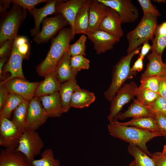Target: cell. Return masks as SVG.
<instances>
[{
	"instance_id": "cell-1",
	"label": "cell",
	"mask_w": 166,
	"mask_h": 166,
	"mask_svg": "<svg viewBox=\"0 0 166 166\" xmlns=\"http://www.w3.org/2000/svg\"><path fill=\"white\" fill-rule=\"evenodd\" d=\"M70 28L61 30L52 40L49 49L45 59L37 67L36 71L39 76L45 77L55 71L63 55L69 49L70 43L74 38Z\"/></svg>"
},
{
	"instance_id": "cell-2",
	"label": "cell",
	"mask_w": 166,
	"mask_h": 166,
	"mask_svg": "<svg viewBox=\"0 0 166 166\" xmlns=\"http://www.w3.org/2000/svg\"><path fill=\"white\" fill-rule=\"evenodd\" d=\"M108 129L112 136L136 146L151 157L152 154L148 149L147 143L155 137L162 136L159 132H152L122 125L117 120L109 122Z\"/></svg>"
},
{
	"instance_id": "cell-3",
	"label": "cell",
	"mask_w": 166,
	"mask_h": 166,
	"mask_svg": "<svg viewBox=\"0 0 166 166\" xmlns=\"http://www.w3.org/2000/svg\"><path fill=\"white\" fill-rule=\"evenodd\" d=\"M141 46H139L132 52L122 57L114 66L112 74L111 83L108 89L104 92L106 99L111 101L119 89L128 79H131L136 73L131 70L130 64L133 57L139 53Z\"/></svg>"
},
{
	"instance_id": "cell-4",
	"label": "cell",
	"mask_w": 166,
	"mask_h": 166,
	"mask_svg": "<svg viewBox=\"0 0 166 166\" xmlns=\"http://www.w3.org/2000/svg\"><path fill=\"white\" fill-rule=\"evenodd\" d=\"M157 18L152 14H144L137 26L127 34L126 38L128 42L127 53L136 49L144 43L153 40L157 25Z\"/></svg>"
},
{
	"instance_id": "cell-5",
	"label": "cell",
	"mask_w": 166,
	"mask_h": 166,
	"mask_svg": "<svg viewBox=\"0 0 166 166\" xmlns=\"http://www.w3.org/2000/svg\"><path fill=\"white\" fill-rule=\"evenodd\" d=\"M26 10L15 4L3 13L0 25V44L8 40H14L18 29L26 16Z\"/></svg>"
},
{
	"instance_id": "cell-6",
	"label": "cell",
	"mask_w": 166,
	"mask_h": 166,
	"mask_svg": "<svg viewBox=\"0 0 166 166\" xmlns=\"http://www.w3.org/2000/svg\"><path fill=\"white\" fill-rule=\"evenodd\" d=\"M44 144L36 131L24 130L20 137L16 150L27 157L31 162L39 155Z\"/></svg>"
},
{
	"instance_id": "cell-7",
	"label": "cell",
	"mask_w": 166,
	"mask_h": 166,
	"mask_svg": "<svg viewBox=\"0 0 166 166\" xmlns=\"http://www.w3.org/2000/svg\"><path fill=\"white\" fill-rule=\"evenodd\" d=\"M138 87L132 81L124 84L111 101L110 113L108 117L109 122L115 120L123 106L136 96Z\"/></svg>"
},
{
	"instance_id": "cell-8",
	"label": "cell",
	"mask_w": 166,
	"mask_h": 166,
	"mask_svg": "<svg viewBox=\"0 0 166 166\" xmlns=\"http://www.w3.org/2000/svg\"><path fill=\"white\" fill-rule=\"evenodd\" d=\"M42 23V26L41 30L34 37V41L38 44L47 42L58 32L69 25L66 19L60 14L45 18Z\"/></svg>"
},
{
	"instance_id": "cell-9",
	"label": "cell",
	"mask_w": 166,
	"mask_h": 166,
	"mask_svg": "<svg viewBox=\"0 0 166 166\" xmlns=\"http://www.w3.org/2000/svg\"><path fill=\"white\" fill-rule=\"evenodd\" d=\"M98 0L116 11L119 16L122 24L133 22L138 18V10L131 0Z\"/></svg>"
},
{
	"instance_id": "cell-10",
	"label": "cell",
	"mask_w": 166,
	"mask_h": 166,
	"mask_svg": "<svg viewBox=\"0 0 166 166\" xmlns=\"http://www.w3.org/2000/svg\"><path fill=\"white\" fill-rule=\"evenodd\" d=\"M22 132L12 121L0 117V145L5 148H16Z\"/></svg>"
},
{
	"instance_id": "cell-11",
	"label": "cell",
	"mask_w": 166,
	"mask_h": 166,
	"mask_svg": "<svg viewBox=\"0 0 166 166\" xmlns=\"http://www.w3.org/2000/svg\"><path fill=\"white\" fill-rule=\"evenodd\" d=\"M48 117L39 98L34 97L29 101L24 131H36Z\"/></svg>"
},
{
	"instance_id": "cell-12",
	"label": "cell",
	"mask_w": 166,
	"mask_h": 166,
	"mask_svg": "<svg viewBox=\"0 0 166 166\" xmlns=\"http://www.w3.org/2000/svg\"><path fill=\"white\" fill-rule=\"evenodd\" d=\"M40 82H30L20 78H14L0 84H4L9 93L19 95L30 101L34 97L36 90Z\"/></svg>"
},
{
	"instance_id": "cell-13",
	"label": "cell",
	"mask_w": 166,
	"mask_h": 166,
	"mask_svg": "<svg viewBox=\"0 0 166 166\" xmlns=\"http://www.w3.org/2000/svg\"><path fill=\"white\" fill-rule=\"evenodd\" d=\"M86 35L93 43L94 49L97 54L112 49L120 40L117 36L98 29L87 33Z\"/></svg>"
},
{
	"instance_id": "cell-14",
	"label": "cell",
	"mask_w": 166,
	"mask_h": 166,
	"mask_svg": "<svg viewBox=\"0 0 166 166\" xmlns=\"http://www.w3.org/2000/svg\"><path fill=\"white\" fill-rule=\"evenodd\" d=\"M87 0L60 1L56 5V14H61L68 22L71 29L73 36L74 23L75 17L80 9Z\"/></svg>"
},
{
	"instance_id": "cell-15",
	"label": "cell",
	"mask_w": 166,
	"mask_h": 166,
	"mask_svg": "<svg viewBox=\"0 0 166 166\" xmlns=\"http://www.w3.org/2000/svg\"><path fill=\"white\" fill-rule=\"evenodd\" d=\"M121 24V19L117 12L108 7L106 14L98 29L117 36L120 39L124 35Z\"/></svg>"
},
{
	"instance_id": "cell-16",
	"label": "cell",
	"mask_w": 166,
	"mask_h": 166,
	"mask_svg": "<svg viewBox=\"0 0 166 166\" xmlns=\"http://www.w3.org/2000/svg\"><path fill=\"white\" fill-rule=\"evenodd\" d=\"M0 166L33 165L25 156L16 148H4L0 150Z\"/></svg>"
},
{
	"instance_id": "cell-17",
	"label": "cell",
	"mask_w": 166,
	"mask_h": 166,
	"mask_svg": "<svg viewBox=\"0 0 166 166\" xmlns=\"http://www.w3.org/2000/svg\"><path fill=\"white\" fill-rule=\"evenodd\" d=\"M23 59L22 56L18 51L17 48L13 46L11 53L3 70V72L4 73H10V75L0 84L3 83L14 78L18 77L26 79L22 69Z\"/></svg>"
},
{
	"instance_id": "cell-18",
	"label": "cell",
	"mask_w": 166,
	"mask_h": 166,
	"mask_svg": "<svg viewBox=\"0 0 166 166\" xmlns=\"http://www.w3.org/2000/svg\"><path fill=\"white\" fill-rule=\"evenodd\" d=\"M60 0H49L46 4L40 8L35 7L29 12L33 17L34 26L31 31V34L34 36L40 31V25L42 21L48 15L56 14V5Z\"/></svg>"
},
{
	"instance_id": "cell-19",
	"label": "cell",
	"mask_w": 166,
	"mask_h": 166,
	"mask_svg": "<svg viewBox=\"0 0 166 166\" xmlns=\"http://www.w3.org/2000/svg\"><path fill=\"white\" fill-rule=\"evenodd\" d=\"M108 8L107 6L98 0H91L87 33L92 32L98 29L100 24L106 14Z\"/></svg>"
},
{
	"instance_id": "cell-20",
	"label": "cell",
	"mask_w": 166,
	"mask_h": 166,
	"mask_svg": "<svg viewBox=\"0 0 166 166\" xmlns=\"http://www.w3.org/2000/svg\"><path fill=\"white\" fill-rule=\"evenodd\" d=\"M38 98L49 117H59L64 113L59 92Z\"/></svg>"
},
{
	"instance_id": "cell-21",
	"label": "cell",
	"mask_w": 166,
	"mask_h": 166,
	"mask_svg": "<svg viewBox=\"0 0 166 166\" xmlns=\"http://www.w3.org/2000/svg\"><path fill=\"white\" fill-rule=\"evenodd\" d=\"M147 59L148 61V63L141 77L152 76L160 77L164 75L166 66L162 61V55L152 52L147 55Z\"/></svg>"
},
{
	"instance_id": "cell-22",
	"label": "cell",
	"mask_w": 166,
	"mask_h": 166,
	"mask_svg": "<svg viewBox=\"0 0 166 166\" xmlns=\"http://www.w3.org/2000/svg\"><path fill=\"white\" fill-rule=\"evenodd\" d=\"M40 82L35 93L34 97H39L58 92L61 84L57 79L54 71L47 75Z\"/></svg>"
},
{
	"instance_id": "cell-23",
	"label": "cell",
	"mask_w": 166,
	"mask_h": 166,
	"mask_svg": "<svg viewBox=\"0 0 166 166\" xmlns=\"http://www.w3.org/2000/svg\"><path fill=\"white\" fill-rule=\"evenodd\" d=\"M71 56L66 52L58 62L54 72L56 76L61 84L74 77L77 73L73 71L70 65Z\"/></svg>"
},
{
	"instance_id": "cell-24",
	"label": "cell",
	"mask_w": 166,
	"mask_h": 166,
	"mask_svg": "<svg viewBox=\"0 0 166 166\" xmlns=\"http://www.w3.org/2000/svg\"><path fill=\"white\" fill-rule=\"evenodd\" d=\"M154 113L148 107L134 99L127 110L123 113L121 112L117 115L115 120L117 119L122 120L129 117L132 118L143 117L154 118Z\"/></svg>"
},
{
	"instance_id": "cell-25",
	"label": "cell",
	"mask_w": 166,
	"mask_h": 166,
	"mask_svg": "<svg viewBox=\"0 0 166 166\" xmlns=\"http://www.w3.org/2000/svg\"><path fill=\"white\" fill-rule=\"evenodd\" d=\"M80 88L74 77L61 84L59 91L64 113L68 111L71 107L70 102L72 95L77 89Z\"/></svg>"
},
{
	"instance_id": "cell-26",
	"label": "cell",
	"mask_w": 166,
	"mask_h": 166,
	"mask_svg": "<svg viewBox=\"0 0 166 166\" xmlns=\"http://www.w3.org/2000/svg\"><path fill=\"white\" fill-rule=\"evenodd\" d=\"M91 0L86 3L79 10L75 17L73 35L82 34L86 35L89 24V13Z\"/></svg>"
},
{
	"instance_id": "cell-27",
	"label": "cell",
	"mask_w": 166,
	"mask_h": 166,
	"mask_svg": "<svg viewBox=\"0 0 166 166\" xmlns=\"http://www.w3.org/2000/svg\"><path fill=\"white\" fill-rule=\"evenodd\" d=\"M96 99L94 93L80 88L74 92L71 98V107L81 109L89 106Z\"/></svg>"
},
{
	"instance_id": "cell-28",
	"label": "cell",
	"mask_w": 166,
	"mask_h": 166,
	"mask_svg": "<svg viewBox=\"0 0 166 166\" xmlns=\"http://www.w3.org/2000/svg\"><path fill=\"white\" fill-rule=\"evenodd\" d=\"M128 151L134 158L132 166H155L153 158L136 146L129 144Z\"/></svg>"
},
{
	"instance_id": "cell-29",
	"label": "cell",
	"mask_w": 166,
	"mask_h": 166,
	"mask_svg": "<svg viewBox=\"0 0 166 166\" xmlns=\"http://www.w3.org/2000/svg\"><path fill=\"white\" fill-rule=\"evenodd\" d=\"M120 123L124 125L133 126L152 132H159L155 120L153 117L134 118L128 121Z\"/></svg>"
},
{
	"instance_id": "cell-30",
	"label": "cell",
	"mask_w": 166,
	"mask_h": 166,
	"mask_svg": "<svg viewBox=\"0 0 166 166\" xmlns=\"http://www.w3.org/2000/svg\"><path fill=\"white\" fill-rule=\"evenodd\" d=\"M25 101L18 95L9 93L2 109L0 111V117H4L10 119L14 110Z\"/></svg>"
},
{
	"instance_id": "cell-31",
	"label": "cell",
	"mask_w": 166,
	"mask_h": 166,
	"mask_svg": "<svg viewBox=\"0 0 166 166\" xmlns=\"http://www.w3.org/2000/svg\"><path fill=\"white\" fill-rule=\"evenodd\" d=\"M29 101H26L14 111L12 121L22 132L25 127Z\"/></svg>"
},
{
	"instance_id": "cell-32",
	"label": "cell",
	"mask_w": 166,
	"mask_h": 166,
	"mask_svg": "<svg viewBox=\"0 0 166 166\" xmlns=\"http://www.w3.org/2000/svg\"><path fill=\"white\" fill-rule=\"evenodd\" d=\"M159 96L157 93L140 85L137 90L135 100L148 108Z\"/></svg>"
},
{
	"instance_id": "cell-33",
	"label": "cell",
	"mask_w": 166,
	"mask_h": 166,
	"mask_svg": "<svg viewBox=\"0 0 166 166\" xmlns=\"http://www.w3.org/2000/svg\"><path fill=\"white\" fill-rule=\"evenodd\" d=\"M40 159H34L31 162L33 166H61L60 161L54 158L53 151L51 149H45Z\"/></svg>"
},
{
	"instance_id": "cell-34",
	"label": "cell",
	"mask_w": 166,
	"mask_h": 166,
	"mask_svg": "<svg viewBox=\"0 0 166 166\" xmlns=\"http://www.w3.org/2000/svg\"><path fill=\"white\" fill-rule=\"evenodd\" d=\"M86 40V36L85 34H82L76 42L70 45L68 51L71 57L77 55L85 56Z\"/></svg>"
},
{
	"instance_id": "cell-35",
	"label": "cell",
	"mask_w": 166,
	"mask_h": 166,
	"mask_svg": "<svg viewBox=\"0 0 166 166\" xmlns=\"http://www.w3.org/2000/svg\"><path fill=\"white\" fill-rule=\"evenodd\" d=\"M89 60L83 55L72 56L70 65L74 72L78 73L82 69H88L90 67Z\"/></svg>"
},
{
	"instance_id": "cell-36",
	"label": "cell",
	"mask_w": 166,
	"mask_h": 166,
	"mask_svg": "<svg viewBox=\"0 0 166 166\" xmlns=\"http://www.w3.org/2000/svg\"><path fill=\"white\" fill-rule=\"evenodd\" d=\"M160 77L152 76L141 77L140 86L158 93Z\"/></svg>"
},
{
	"instance_id": "cell-37",
	"label": "cell",
	"mask_w": 166,
	"mask_h": 166,
	"mask_svg": "<svg viewBox=\"0 0 166 166\" xmlns=\"http://www.w3.org/2000/svg\"><path fill=\"white\" fill-rule=\"evenodd\" d=\"M151 45L152 52L162 55L166 47V35H155Z\"/></svg>"
},
{
	"instance_id": "cell-38",
	"label": "cell",
	"mask_w": 166,
	"mask_h": 166,
	"mask_svg": "<svg viewBox=\"0 0 166 166\" xmlns=\"http://www.w3.org/2000/svg\"><path fill=\"white\" fill-rule=\"evenodd\" d=\"M144 14H152L157 17L160 16V14L156 7L154 6L150 0H138Z\"/></svg>"
},
{
	"instance_id": "cell-39",
	"label": "cell",
	"mask_w": 166,
	"mask_h": 166,
	"mask_svg": "<svg viewBox=\"0 0 166 166\" xmlns=\"http://www.w3.org/2000/svg\"><path fill=\"white\" fill-rule=\"evenodd\" d=\"M148 108L152 112L160 113L166 116V99L159 96Z\"/></svg>"
},
{
	"instance_id": "cell-40",
	"label": "cell",
	"mask_w": 166,
	"mask_h": 166,
	"mask_svg": "<svg viewBox=\"0 0 166 166\" xmlns=\"http://www.w3.org/2000/svg\"><path fill=\"white\" fill-rule=\"evenodd\" d=\"M158 131L166 139V116L158 112H153Z\"/></svg>"
},
{
	"instance_id": "cell-41",
	"label": "cell",
	"mask_w": 166,
	"mask_h": 166,
	"mask_svg": "<svg viewBox=\"0 0 166 166\" xmlns=\"http://www.w3.org/2000/svg\"><path fill=\"white\" fill-rule=\"evenodd\" d=\"M13 4H16L30 12L35 6L40 3L47 2V0H11Z\"/></svg>"
},
{
	"instance_id": "cell-42",
	"label": "cell",
	"mask_w": 166,
	"mask_h": 166,
	"mask_svg": "<svg viewBox=\"0 0 166 166\" xmlns=\"http://www.w3.org/2000/svg\"><path fill=\"white\" fill-rule=\"evenodd\" d=\"M14 40H8L3 42L0 45V57H8L11 53Z\"/></svg>"
},
{
	"instance_id": "cell-43",
	"label": "cell",
	"mask_w": 166,
	"mask_h": 166,
	"mask_svg": "<svg viewBox=\"0 0 166 166\" xmlns=\"http://www.w3.org/2000/svg\"><path fill=\"white\" fill-rule=\"evenodd\" d=\"M9 93L4 84L0 85V111L2 109L8 98Z\"/></svg>"
},
{
	"instance_id": "cell-44",
	"label": "cell",
	"mask_w": 166,
	"mask_h": 166,
	"mask_svg": "<svg viewBox=\"0 0 166 166\" xmlns=\"http://www.w3.org/2000/svg\"><path fill=\"white\" fill-rule=\"evenodd\" d=\"M17 48L23 59H28L30 51V46L29 42L20 45Z\"/></svg>"
},
{
	"instance_id": "cell-45",
	"label": "cell",
	"mask_w": 166,
	"mask_h": 166,
	"mask_svg": "<svg viewBox=\"0 0 166 166\" xmlns=\"http://www.w3.org/2000/svg\"><path fill=\"white\" fill-rule=\"evenodd\" d=\"M155 166H166V156H163L161 152H156L152 154Z\"/></svg>"
},
{
	"instance_id": "cell-46",
	"label": "cell",
	"mask_w": 166,
	"mask_h": 166,
	"mask_svg": "<svg viewBox=\"0 0 166 166\" xmlns=\"http://www.w3.org/2000/svg\"><path fill=\"white\" fill-rule=\"evenodd\" d=\"M158 94L166 99V78L164 75L160 77Z\"/></svg>"
},
{
	"instance_id": "cell-47",
	"label": "cell",
	"mask_w": 166,
	"mask_h": 166,
	"mask_svg": "<svg viewBox=\"0 0 166 166\" xmlns=\"http://www.w3.org/2000/svg\"><path fill=\"white\" fill-rule=\"evenodd\" d=\"M143 60V59L139 57L131 67V70L135 73L141 71L143 69L144 66Z\"/></svg>"
},
{
	"instance_id": "cell-48",
	"label": "cell",
	"mask_w": 166,
	"mask_h": 166,
	"mask_svg": "<svg viewBox=\"0 0 166 166\" xmlns=\"http://www.w3.org/2000/svg\"><path fill=\"white\" fill-rule=\"evenodd\" d=\"M151 46L148 43V42H146L143 43L140 50L139 57L144 59V57L151 49Z\"/></svg>"
},
{
	"instance_id": "cell-49",
	"label": "cell",
	"mask_w": 166,
	"mask_h": 166,
	"mask_svg": "<svg viewBox=\"0 0 166 166\" xmlns=\"http://www.w3.org/2000/svg\"><path fill=\"white\" fill-rule=\"evenodd\" d=\"M155 35H166V22L157 25L154 32Z\"/></svg>"
},
{
	"instance_id": "cell-50",
	"label": "cell",
	"mask_w": 166,
	"mask_h": 166,
	"mask_svg": "<svg viewBox=\"0 0 166 166\" xmlns=\"http://www.w3.org/2000/svg\"><path fill=\"white\" fill-rule=\"evenodd\" d=\"M28 42L27 38L26 37L17 36L14 40L13 46L17 48L20 45Z\"/></svg>"
},
{
	"instance_id": "cell-51",
	"label": "cell",
	"mask_w": 166,
	"mask_h": 166,
	"mask_svg": "<svg viewBox=\"0 0 166 166\" xmlns=\"http://www.w3.org/2000/svg\"><path fill=\"white\" fill-rule=\"evenodd\" d=\"M11 3V0L0 1V12L4 13L6 12V9L9 7Z\"/></svg>"
},
{
	"instance_id": "cell-52",
	"label": "cell",
	"mask_w": 166,
	"mask_h": 166,
	"mask_svg": "<svg viewBox=\"0 0 166 166\" xmlns=\"http://www.w3.org/2000/svg\"><path fill=\"white\" fill-rule=\"evenodd\" d=\"M8 60V57H0V77L3 73L4 65Z\"/></svg>"
},
{
	"instance_id": "cell-53",
	"label": "cell",
	"mask_w": 166,
	"mask_h": 166,
	"mask_svg": "<svg viewBox=\"0 0 166 166\" xmlns=\"http://www.w3.org/2000/svg\"><path fill=\"white\" fill-rule=\"evenodd\" d=\"M162 154L164 156H166V144L164 145L163 150L161 152Z\"/></svg>"
},
{
	"instance_id": "cell-54",
	"label": "cell",
	"mask_w": 166,
	"mask_h": 166,
	"mask_svg": "<svg viewBox=\"0 0 166 166\" xmlns=\"http://www.w3.org/2000/svg\"><path fill=\"white\" fill-rule=\"evenodd\" d=\"M154 2H156L158 3H161L162 2H165V0H153Z\"/></svg>"
},
{
	"instance_id": "cell-55",
	"label": "cell",
	"mask_w": 166,
	"mask_h": 166,
	"mask_svg": "<svg viewBox=\"0 0 166 166\" xmlns=\"http://www.w3.org/2000/svg\"><path fill=\"white\" fill-rule=\"evenodd\" d=\"M165 65V66H166V71H165V74H164V76L166 78V61L164 63Z\"/></svg>"
},
{
	"instance_id": "cell-56",
	"label": "cell",
	"mask_w": 166,
	"mask_h": 166,
	"mask_svg": "<svg viewBox=\"0 0 166 166\" xmlns=\"http://www.w3.org/2000/svg\"><path fill=\"white\" fill-rule=\"evenodd\" d=\"M132 161L130 163V164L128 166H132Z\"/></svg>"
}]
</instances>
